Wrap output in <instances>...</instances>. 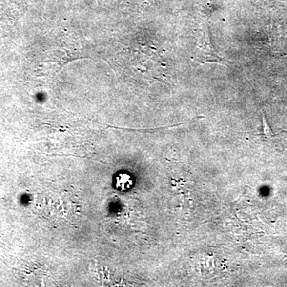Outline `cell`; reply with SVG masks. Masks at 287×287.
Listing matches in <instances>:
<instances>
[{
  "label": "cell",
  "instance_id": "obj_2",
  "mask_svg": "<svg viewBox=\"0 0 287 287\" xmlns=\"http://www.w3.org/2000/svg\"><path fill=\"white\" fill-rule=\"evenodd\" d=\"M134 185L133 177L131 175L122 172L117 175L115 178V187L119 191H124L130 189Z\"/></svg>",
  "mask_w": 287,
  "mask_h": 287
},
{
  "label": "cell",
  "instance_id": "obj_1",
  "mask_svg": "<svg viewBox=\"0 0 287 287\" xmlns=\"http://www.w3.org/2000/svg\"><path fill=\"white\" fill-rule=\"evenodd\" d=\"M196 60L200 63H218L225 65L224 58L218 55L211 41L209 26L207 24L201 26V34L196 46Z\"/></svg>",
  "mask_w": 287,
  "mask_h": 287
}]
</instances>
